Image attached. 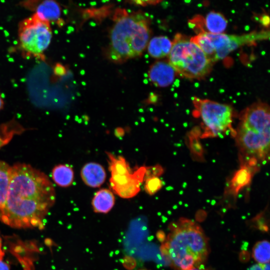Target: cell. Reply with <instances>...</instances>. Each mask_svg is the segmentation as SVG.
I'll return each mask as SVG.
<instances>
[{"mask_svg":"<svg viewBox=\"0 0 270 270\" xmlns=\"http://www.w3.org/2000/svg\"><path fill=\"white\" fill-rule=\"evenodd\" d=\"M270 263H267L264 264V270H270Z\"/></svg>","mask_w":270,"mask_h":270,"instance_id":"cell-27","label":"cell"},{"mask_svg":"<svg viewBox=\"0 0 270 270\" xmlns=\"http://www.w3.org/2000/svg\"><path fill=\"white\" fill-rule=\"evenodd\" d=\"M81 177L86 184L91 188L100 187L105 181L106 173L104 167L96 162H89L82 168Z\"/></svg>","mask_w":270,"mask_h":270,"instance_id":"cell-13","label":"cell"},{"mask_svg":"<svg viewBox=\"0 0 270 270\" xmlns=\"http://www.w3.org/2000/svg\"><path fill=\"white\" fill-rule=\"evenodd\" d=\"M18 33L20 46L26 56H43L52 37L49 22L40 20L34 14L20 22Z\"/></svg>","mask_w":270,"mask_h":270,"instance_id":"cell-8","label":"cell"},{"mask_svg":"<svg viewBox=\"0 0 270 270\" xmlns=\"http://www.w3.org/2000/svg\"><path fill=\"white\" fill-rule=\"evenodd\" d=\"M252 256L258 264L269 263L270 258V244L266 240L258 242L252 249Z\"/></svg>","mask_w":270,"mask_h":270,"instance_id":"cell-18","label":"cell"},{"mask_svg":"<svg viewBox=\"0 0 270 270\" xmlns=\"http://www.w3.org/2000/svg\"><path fill=\"white\" fill-rule=\"evenodd\" d=\"M206 30L205 32L213 34H222L228 24L224 16L220 12H210L204 20Z\"/></svg>","mask_w":270,"mask_h":270,"instance_id":"cell-16","label":"cell"},{"mask_svg":"<svg viewBox=\"0 0 270 270\" xmlns=\"http://www.w3.org/2000/svg\"><path fill=\"white\" fill-rule=\"evenodd\" d=\"M176 72L168 62L158 61L148 70L150 81L156 86L166 87L174 81Z\"/></svg>","mask_w":270,"mask_h":270,"instance_id":"cell-12","label":"cell"},{"mask_svg":"<svg viewBox=\"0 0 270 270\" xmlns=\"http://www.w3.org/2000/svg\"><path fill=\"white\" fill-rule=\"evenodd\" d=\"M55 200L54 186L46 174L29 164H15L0 207V220L14 228H42Z\"/></svg>","mask_w":270,"mask_h":270,"instance_id":"cell-1","label":"cell"},{"mask_svg":"<svg viewBox=\"0 0 270 270\" xmlns=\"http://www.w3.org/2000/svg\"><path fill=\"white\" fill-rule=\"evenodd\" d=\"M269 18L268 16L264 15L262 16L260 19L262 24L265 26H266L269 24V19L266 20V18Z\"/></svg>","mask_w":270,"mask_h":270,"instance_id":"cell-24","label":"cell"},{"mask_svg":"<svg viewBox=\"0 0 270 270\" xmlns=\"http://www.w3.org/2000/svg\"><path fill=\"white\" fill-rule=\"evenodd\" d=\"M114 202L113 193L108 189L103 188L96 193L92 200V204L94 212L106 214L113 208Z\"/></svg>","mask_w":270,"mask_h":270,"instance_id":"cell-14","label":"cell"},{"mask_svg":"<svg viewBox=\"0 0 270 270\" xmlns=\"http://www.w3.org/2000/svg\"><path fill=\"white\" fill-rule=\"evenodd\" d=\"M106 154L111 176L110 186L114 193L124 198H132L137 195L144 180L146 166L132 170L122 156H116L109 152Z\"/></svg>","mask_w":270,"mask_h":270,"instance_id":"cell-7","label":"cell"},{"mask_svg":"<svg viewBox=\"0 0 270 270\" xmlns=\"http://www.w3.org/2000/svg\"><path fill=\"white\" fill-rule=\"evenodd\" d=\"M54 73L57 76H62L66 73L65 68L60 64H57L54 68Z\"/></svg>","mask_w":270,"mask_h":270,"instance_id":"cell-21","label":"cell"},{"mask_svg":"<svg viewBox=\"0 0 270 270\" xmlns=\"http://www.w3.org/2000/svg\"><path fill=\"white\" fill-rule=\"evenodd\" d=\"M4 105V102L0 94V110H1L3 108Z\"/></svg>","mask_w":270,"mask_h":270,"instance_id":"cell-26","label":"cell"},{"mask_svg":"<svg viewBox=\"0 0 270 270\" xmlns=\"http://www.w3.org/2000/svg\"><path fill=\"white\" fill-rule=\"evenodd\" d=\"M238 120L233 138L240 166L258 172L270 160V107L262 102L254 103L240 113Z\"/></svg>","mask_w":270,"mask_h":270,"instance_id":"cell-2","label":"cell"},{"mask_svg":"<svg viewBox=\"0 0 270 270\" xmlns=\"http://www.w3.org/2000/svg\"><path fill=\"white\" fill-rule=\"evenodd\" d=\"M144 188L149 195L152 196L158 192L162 187L163 182L158 176H151L146 178L144 180Z\"/></svg>","mask_w":270,"mask_h":270,"instance_id":"cell-20","label":"cell"},{"mask_svg":"<svg viewBox=\"0 0 270 270\" xmlns=\"http://www.w3.org/2000/svg\"><path fill=\"white\" fill-rule=\"evenodd\" d=\"M0 270H10L9 264L0 260Z\"/></svg>","mask_w":270,"mask_h":270,"instance_id":"cell-22","label":"cell"},{"mask_svg":"<svg viewBox=\"0 0 270 270\" xmlns=\"http://www.w3.org/2000/svg\"><path fill=\"white\" fill-rule=\"evenodd\" d=\"M248 270H264V264H255L250 266Z\"/></svg>","mask_w":270,"mask_h":270,"instance_id":"cell-23","label":"cell"},{"mask_svg":"<svg viewBox=\"0 0 270 270\" xmlns=\"http://www.w3.org/2000/svg\"><path fill=\"white\" fill-rule=\"evenodd\" d=\"M22 4L26 8L35 10L34 14L40 20L49 22L58 20L60 16V6L54 0L28 1L22 2Z\"/></svg>","mask_w":270,"mask_h":270,"instance_id":"cell-11","label":"cell"},{"mask_svg":"<svg viewBox=\"0 0 270 270\" xmlns=\"http://www.w3.org/2000/svg\"><path fill=\"white\" fill-rule=\"evenodd\" d=\"M214 49L215 62L225 58L230 52L241 46L253 44L256 42L268 39V30H262L242 35L225 34H213L204 32Z\"/></svg>","mask_w":270,"mask_h":270,"instance_id":"cell-9","label":"cell"},{"mask_svg":"<svg viewBox=\"0 0 270 270\" xmlns=\"http://www.w3.org/2000/svg\"><path fill=\"white\" fill-rule=\"evenodd\" d=\"M172 47V42L166 36L153 38L150 41L148 50L150 56L160 58L169 54Z\"/></svg>","mask_w":270,"mask_h":270,"instance_id":"cell-15","label":"cell"},{"mask_svg":"<svg viewBox=\"0 0 270 270\" xmlns=\"http://www.w3.org/2000/svg\"><path fill=\"white\" fill-rule=\"evenodd\" d=\"M256 172L258 171L254 168L240 166L226 184L224 197L236 198L243 188L250 184L253 176Z\"/></svg>","mask_w":270,"mask_h":270,"instance_id":"cell-10","label":"cell"},{"mask_svg":"<svg viewBox=\"0 0 270 270\" xmlns=\"http://www.w3.org/2000/svg\"><path fill=\"white\" fill-rule=\"evenodd\" d=\"M168 62L182 76L200 79L210 71L212 62L190 39L176 34L172 42Z\"/></svg>","mask_w":270,"mask_h":270,"instance_id":"cell-5","label":"cell"},{"mask_svg":"<svg viewBox=\"0 0 270 270\" xmlns=\"http://www.w3.org/2000/svg\"><path fill=\"white\" fill-rule=\"evenodd\" d=\"M52 174L54 182L61 187H68L74 181V170L67 164H60L55 166Z\"/></svg>","mask_w":270,"mask_h":270,"instance_id":"cell-17","label":"cell"},{"mask_svg":"<svg viewBox=\"0 0 270 270\" xmlns=\"http://www.w3.org/2000/svg\"><path fill=\"white\" fill-rule=\"evenodd\" d=\"M11 168L6 162L0 160V207L4 204L9 185Z\"/></svg>","mask_w":270,"mask_h":270,"instance_id":"cell-19","label":"cell"},{"mask_svg":"<svg viewBox=\"0 0 270 270\" xmlns=\"http://www.w3.org/2000/svg\"><path fill=\"white\" fill-rule=\"evenodd\" d=\"M160 247L162 256L176 270H190L206 260L210 248L202 229L194 221L180 218L171 223Z\"/></svg>","mask_w":270,"mask_h":270,"instance_id":"cell-3","label":"cell"},{"mask_svg":"<svg viewBox=\"0 0 270 270\" xmlns=\"http://www.w3.org/2000/svg\"><path fill=\"white\" fill-rule=\"evenodd\" d=\"M116 14L110 30L108 56L114 62L122 63L142 54L150 32L149 21L142 12L128 14L120 10Z\"/></svg>","mask_w":270,"mask_h":270,"instance_id":"cell-4","label":"cell"},{"mask_svg":"<svg viewBox=\"0 0 270 270\" xmlns=\"http://www.w3.org/2000/svg\"><path fill=\"white\" fill-rule=\"evenodd\" d=\"M4 255V252L2 249V240L0 236V260H2Z\"/></svg>","mask_w":270,"mask_h":270,"instance_id":"cell-25","label":"cell"},{"mask_svg":"<svg viewBox=\"0 0 270 270\" xmlns=\"http://www.w3.org/2000/svg\"><path fill=\"white\" fill-rule=\"evenodd\" d=\"M194 107V116L200 118L202 138L218 137L230 132L234 137L235 129L232 128L234 111L228 104L208 99L192 98Z\"/></svg>","mask_w":270,"mask_h":270,"instance_id":"cell-6","label":"cell"},{"mask_svg":"<svg viewBox=\"0 0 270 270\" xmlns=\"http://www.w3.org/2000/svg\"><path fill=\"white\" fill-rule=\"evenodd\" d=\"M190 270H210L209 269H206V268H200L199 267H196V268H194L192 269H191Z\"/></svg>","mask_w":270,"mask_h":270,"instance_id":"cell-28","label":"cell"}]
</instances>
